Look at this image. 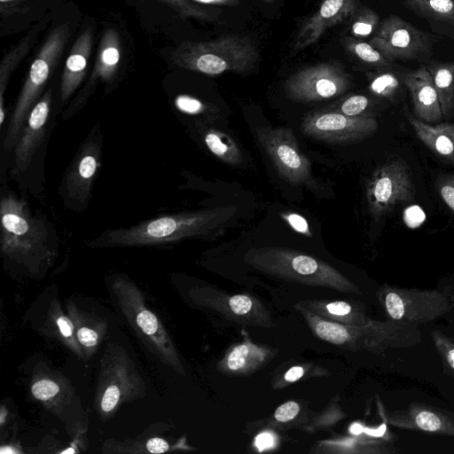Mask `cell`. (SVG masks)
I'll return each instance as SVG.
<instances>
[{"label": "cell", "mask_w": 454, "mask_h": 454, "mask_svg": "<svg viewBox=\"0 0 454 454\" xmlns=\"http://www.w3.org/2000/svg\"><path fill=\"white\" fill-rule=\"evenodd\" d=\"M435 187L442 201L454 213V174L439 175Z\"/></svg>", "instance_id": "36"}, {"label": "cell", "mask_w": 454, "mask_h": 454, "mask_svg": "<svg viewBox=\"0 0 454 454\" xmlns=\"http://www.w3.org/2000/svg\"><path fill=\"white\" fill-rule=\"evenodd\" d=\"M229 305L234 314L242 316L247 314L251 310L253 302L248 296L237 294L230 298Z\"/></svg>", "instance_id": "39"}, {"label": "cell", "mask_w": 454, "mask_h": 454, "mask_svg": "<svg viewBox=\"0 0 454 454\" xmlns=\"http://www.w3.org/2000/svg\"><path fill=\"white\" fill-rule=\"evenodd\" d=\"M52 106V90L49 89L31 110L14 146V166L23 173L44 139Z\"/></svg>", "instance_id": "16"}, {"label": "cell", "mask_w": 454, "mask_h": 454, "mask_svg": "<svg viewBox=\"0 0 454 454\" xmlns=\"http://www.w3.org/2000/svg\"><path fill=\"white\" fill-rule=\"evenodd\" d=\"M438 94L442 115H454V59L450 62L432 61L427 66Z\"/></svg>", "instance_id": "23"}, {"label": "cell", "mask_w": 454, "mask_h": 454, "mask_svg": "<svg viewBox=\"0 0 454 454\" xmlns=\"http://www.w3.org/2000/svg\"><path fill=\"white\" fill-rule=\"evenodd\" d=\"M112 287L123 316L144 345L161 363L184 375V369L176 347L163 324L147 308L142 292L123 276L115 277Z\"/></svg>", "instance_id": "5"}, {"label": "cell", "mask_w": 454, "mask_h": 454, "mask_svg": "<svg viewBox=\"0 0 454 454\" xmlns=\"http://www.w3.org/2000/svg\"><path fill=\"white\" fill-rule=\"evenodd\" d=\"M387 422L395 427L454 437V411L413 402L406 409L387 414Z\"/></svg>", "instance_id": "15"}, {"label": "cell", "mask_w": 454, "mask_h": 454, "mask_svg": "<svg viewBox=\"0 0 454 454\" xmlns=\"http://www.w3.org/2000/svg\"><path fill=\"white\" fill-rule=\"evenodd\" d=\"M350 75L339 62H325L306 67L290 76L284 85L286 97L309 103L343 94L350 86Z\"/></svg>", "instance_id": "12"}, {"label": "cell", "mask_w": 454, "mask_h": 454, "mask_svg": "<svg viewBox=\"0 0 454 454\" xmlns=\"http://www.w3.org/2000/svg\"><path fill=\"white\" fill-rule=\"evenodd\" d=\"M255 135L260 145L286 181L306 186L314 192L318 189L310 162L300 151L292 129L260 127L256 129Z\"/></svg>", "instance_id": "10"}, {"label": "cell", "mask_w": 454, "mask_h": 454, "mask_svg": "<svg viewBox=\"0 0 454 454\" xmlns=\"http://www.w3.org/2000/svg\"><path fill=\"white\" fill-rule=\"evenodd\" d=\"M0 216V248L4 256L31 271L50 263L58 242L49 223L33 215L27 203L12 193L1 196Z\"/></svg>", "instance_id": "2"}, {"label": "cell", "mask_w": 454, "mask_h": 454, "mask_svg": "<svg viewBox=\"0 0 454 454\" xmlns=\"http://www.w3.org/2000/svg\"><path fill=\"white\" fill-rule=\"evenodd\" d=\"M372 92L379 97L392 98L399 90L398 79L391 73H383L373 77L370 83Z\"/></svg>", "instance_id": "34"}, {"label": "cell", "mask_w": 454, "mask_h": 454, "mask_svg": "<svg viewBox=\"0 0 454 454\" xmlns=\"http://www.w3.org/2000/svg\"><path fill=\"white\" fill-rule=\"evenodd\" d=\"M403 81L410 93L415 117L428 123L442 119L438 94L427 66L406 73Z\"/></svg>", "instance_id": "17"}, {"label": "cell", "mask_w": 454, "mask_h": 454, "mask_svg": "<svg viewBox=\"0 0 454 454\" xmlns=\"http://www.w3.org/2000/svg\"><path fill=\"white\" fill-rule=\"evenodd\" d=\"M371 44L391 63L419 59L430 50L431 40L406 20L390 15L380 23Z\"/></svg>", "instance_id": "14"}, {"label": "cell", "mask_w": 454, "mask_h": 454, "mask_svg": "<svg viewBox=\"0 0 454 454\" xmlns=\"http://www.w3.org/2000/svg\"><path fill=\"white\" fill-rule=\"evenodd\" d=\"M308 303L307 306L317 315L329 317L344 325H363L368 321L361 305L342 301L331 302L309 301Z\"/></svg>", "instance_id": "24"}, {"label": "cell", "mask_w": 454, "mask_h": 454, "mask_svg": "<svg viewBox=\"0 0 454 454\" xmlns=\"http://www.w3.org/2000/svg\"><path fill=\"white\" fill-rule=\"evenodd\" d=\"M12 1H14V0H0L1 4L10 3Z\"/></svg>", "instance_id": "47"}, {"label": "cell", "mask_w": 454, "mask_h": 454, "mask_svg": "<svg viewBox=\"0 0 454 454\" xmlns=\"http://www.w3.org/2000/svg\"><path fill=\"white\" fill-rule=\"evenodd\" d=\"M418 138L435 155L454 162V123L431 124L407 114Z\"/></svg>", "instance_id": "20"}, {"label": "cell", "mask_w": 454, "mask_h": 454, "mask_svg": "<svg viewBox=\"0 0 454 454\" xmlns=\"http://www.w3.org/2000/svg\"><path fill=\"white\" fill-rule=\"evenodd\" d=\"M99 369L95 406L102 419H108L121 404L145 395V381L122 347L109 343Z\"/></svg>", "instance_id": "7"}, {"label": "cell", "mask_w": 454, "mask_h": 454, "mask_svg": "<svg viewBox=\"0 0 454 454\" xmlns=\"http://www.w3.org/2000/svg\"><path fill=\"white\" fill-rule=\"evenodd\" d=\"M173 8L182 17H192L200 20H211V13L192 4L188 0H161Z\"/></svg>", "instance_id": "35"}, {"label": "cell", "mask_w": 454, "mask_h": 454, "mask_svg": "<svg viewBox=\"0 0 454 454\" xmlns=\"http://www.w3.org/2000/svg\"><path fill=\"white\" fill-rule=\"evenodd\" d=\"M100 127L95 126L81 145L61 180L59 193L64 205L74 211L86 209L102 154Z\"/></svg>", "instance_id": "9"}, {"label": "cell", "mask_w": 454, "mask_h": 454, "mask_svg": "<svg viewBox=\"0 0 454 454\" xmlns=\"http://www.w3.org/2000/svg\"><path fill=\"white\" fill-rule=\"evenodd\" d=\"M353 17L351 29L356 36H368L378 28L379 16L369 8L358 9Z\"/></svg>", "instance_id": "30"}, {"label": "cell", "mask_w": 454, "mask_h": 454, "mask_svg": "<svg viewBox=\"0 0 454 454\" xmlns=\"http://www.w3.org/2000/svg\"><path fill=\"white\" fill-rule=\"evenodd\" d=\"M64 383V379L59 376L41 372L33 379L31 393L48 409L56 410L61 407L67 399Z\"/></svg>", "instance_id": "25"}, {"label": "cell", "mask_w": 454, "mask_h": 454, "mask_svg": "<svg viewBox=\"0 0 454 454\" xmlns=\"http://www.w3.org/2000/svg\"><path fill=\"white\" fill-rule=\"evenodd\" d=\"M431 336L447 372L454 377V340L439 330H434Z\"/></svg>", "instance_id": "31"}, {"label": "cell", "mask_w": 454, "mask_h": 454, "mask_svg": "<svg viewBox=\"0 0 454 454\" xmlns=\"http://www.w3.org/2000/svg\"><path fill=\"white\" fill-rule=\"evenodd\" d=\"M369 105V99L363 95H353L342 101L340 113L348 116H361Z\"/></svg>", "instance_id": "38"}, {"label": "cell", "mask_w": 454, "mask_h": 454, "mask_svg": "<svg viewBox=\"0 0 454 454\" xmlns=\"http://www.w3.org/2000/svg\"><path fill=\"white\" fill-rule=\"evenodd\" d=\"M69 35L68 24L56 27L32 62L6 129L3 142L4 149L15 146L31 110L39 101L45 83L60 59Z\"/></svg>", "instance_id": "6"}, {"label": "cell", "mask_w": 454, "mask_h": 454, "mask_svg": "<svg viewBox=\"0 0 454 454\" xmlns=\"http://www.w3.org/2000/svg\"><path fill=\"white\" fill-rule=\"evenodd\" d=\"M52 318L58 333L64 340L65 344L68 346L76 355L83 356V351L79 344L74 332V325L69 316L62 313L59 305L51 306Z\"/></svg>", "instance_id": "29"}, {"label": "cell", "mask_w": 454, "mask_h": 454, "mask_svg": "<svg viewBox=\"0 0 454 454\" xmlns=\"http://www.w3.org/2000/svg\"><path fill=\"white\" fill-rule=\"evenodd\" d=\"M417 15L427 20L454 23V0H403Z\"/></svg>", "instance_id": "28"}, {"label": "cell", "mask_w": 454, "mask_h": 454, "mask_svg": "<svg viewBox=\"0 0 454 454\" xmlns=\"http://www.w3.org/2000/svg\"><path fill=\"white\" fill-rule=\"evenodd\" d=\"M300 411V406L295 402H287L280 405L275 411V419L280 422L289 421L296 417Z\"/></svg>", "instance_id": "40"}, {"label": "cell", "mask_w": 454, "mask_h": 454, "mask_svg": "<svg viewBox=\"0 0 454 454\" xmlns=\"http://www.w3.org/2000/svg\"><path fill=\"white\" fill-rule=\"evenodd\" d=\"M203 140L208 150L224 163L231 166L242 163L243 157L239 147L225 133L207 129L203 132Z\"/></svg>", "instance_id": "26"}, {"label": "cell", "mask_w": 454, "mask_h": 454, "mask_svg": "<svg viewBox=\"0 0 454 454\" xmlns=\"http://www.w3.org/2000/svg\"><path fill=\"white\" fill-rule=\"evenodd\" d=\"M67 309L74 323L75 335L84 356L93 355L106 335V322L81 310L72 301H68Z\"/></svg>", "instance_id": "21"}, {"label": "cell", "mask_w": 454, "mask_h": 454, "mask_svg": "<svg viewBox=\"0 0 454 454\" xmlns=\"http://www.w3.org/2000/svg\"><path fill=\"white\" fill-rule=\"evenodd\" d=\"M369 211L375 220L396 205L413 201L415 185L411 169L402 158H394L378 168L366 187Z\"/></svg>", "instance_id": "11"}, {"label": "cell", "mask_w": 454, "mask_h": 454, "mask_svg": "<svg viewBox=\"0 0 454 454\" xmlns=\"http://www.w3.org/2000/svg\"><path fill=\"white\" fill-rule=\"evenodd\" d=\"M32 45V35H27L1 61L0 66V126L5 120L4 92L12 71L26 56Z\"/></svg>", "instance_id": "27"}, {"label": "cell", "mask_w": 454, "mask_h": 454, "mask_svg": "<svg viewBox=\"0 0 454 454\" xmlns=\"http://www.w3.org/2000/svg\"><path fill=\"white\" fill-rule=\"evenodd\" d=\"M246 261L258 270L286 279L359 293L354 283L329 264L290 248L265 247L252 249L246 254Z\"/></svg>", "instance_id": "4"}, {"label": "cell", "mask_w": 454, "mask_h": 454, "mask_svg": "<svg viewBox=\"0 0 454 454\" xmlns=\"http://www.w3.org/2000/svg\"><path fill=\"white\" fill-rule=\"evenodd\" d=\"M254 443L260 451L269 450L274 446L275 437L271 433L263 432L256 436Z\"/></svg>", "instance_id": "43"}, {"label": "cell", "mask_w": 454, "mask_h": 454, "mask_svg": "<svg viewBox=\"0 0 454 454\" xmlns=\"http://www.w3.org/2000/svg\"><path fill=\"white\" fill-rule=\"evenodd\" d=\"M175 106L181 112L190 114H207L209 107L196 98L188 95H179L175 99Z\"/></svg>", "instance_id": "37"}, {"label": "cell", "mask_w": 454, "mask_h": 454, "mask_svg": "<svg viewBox=\"0 0 454 454\" xmlns=\"http://www.w3.org/2000/svg\"><path fill=\"white\" fill-rule=\"evenodd\" d=\"M303 372L304 371L302 367L294 366L287 371V372L285 374V379L289 382H294L301 379L303 375Z\"/></svg>", "instance_id": "44"}, {"label": "cell", "mask_w": 454, "mask_h": 454, "mask_svg": "<svg viewBox=\"0 0 454 454\" xmlns=\"http://www.w3.org/2000/svg\"><path fill=\"white\" fill-rule=\"evenodd\" d=\"M379 299L390 320L414 326L435 320L451 309L449 296L439 290L384 286Z\"/></svg>", "instance_id": "8"}, {"label": "cell", "mask_w": 454, "mask_h": 454, "mask_svg": "<svg viewBox=\"0 0 454 454\" xmlns=\"http://www.w3.org/2000/svg\"><path fill=\"white\" fill-rule=\"evenodd\" d=\"M358 0H324L317 12L301 27L295 49H302L315 41L329 27L337 25L358 10Z\"/></svg>", "instance_id": "18"}, {"label": "cell", "mask_w": 454, "mask_h": 454, "mask_svg": "<svg viewBox=\"0 0 454 454\" xmlns=\"http://www.w3.org/2000/svg\"><path fill=\"white\" fill-rule=\"evenodd\" d=\"M364 431L363 427L360 424L355 423L350 427V432L354 434H359Z\"/></svg>", "instance_id": "46"}, {"label": "cell", "mask_w": 454, "mask_h": 454, "mask_svg": "<svg viewBox=\"0 0 454 454\" xmlns=\"http://www.w3.org/2000/svg\"><path fill=\"white\" fill-rule=\"evenodd\" d=\"M168 442L160 437H152L145 442V452L149 453H163L169 450Z\"/></svg>", "instance_id": "41"}, {"label": "cell", "mask_w": 454, "mask_h": 454, "mask_svg": "<svg viewBox=\"0 0 454 454\" xmlns=\"http://www.w3.org/2000/svg\"><path fill=\"white\" fill-rule=\"evenodd\" d=\"M261 355L256 347L244 343L236 347L230 353L227 364L231 371H240L250 364L253 358L259 359Z\"/></svg>", "instance_id": "33"}, {"label": "cell", "mask_w": 454, "mask_h": 454, "mask_svg": "<svg viewBox=\"0 0 454 454\" xmlns=\"http://www.w3.org/2000/svg\"><path fill=\"white\" fill-rule=\"evenodd\" d=\"M171 59L179 67L208 75L246 74L259 60V51L248 36L225 35L211 41L183 43Z\"/></svg>", "instance_id": "3"}, {"label": "cell", "mask_w": 454, "mask_h": 454, "mask_svg": "<svg viewBox=\"0 0 454 454\" xmlns=\"http://www.w3.org/2000/svg\"><path fill=\"white\" fill-rule=\"evenodd\" d=\"M264 1H266V2H272V1H274V0H264Z\"/></svg>", "instance_id": "48"}, {"label": "cell", "mask_w": 454, "mask_h": 454, "mask_svg": "<svg viewBox=\"0 0 454 454\" xmlns=\"http://www.w3.org/2000/svg\"><path fill=\"white\" fill-rule=\"evenodd\" d=\"M93 44L90 27L84 29L75 40L66 60L60 80L59 102L63 106L82 83Z\"/></svg>", "instance_id": "19"}, {"label": "cell", "mask_w": 454, "mask_h": 454, "mask_svg": "<svg viewBox=\"0 0 454 454\" xmlns=\"http://www.w3.org/2000/svg\"><path fill=\"white\" fill-rule=\"evenodd\" d=\"M238 212L236 206L165 215L128 228L106 230L87 241L90 247L166 245L186 239H204L222 232Z\"/></svg>", "instance_id": "1"}, {"label": "cell", "mask_w": 454, "mask_h": 454, "mask_svg": "<svg viewBox=\"0 0 454 454\" xmlns=\"http://www.w3.org/2000/svg\"><path fill=\"white\" fill-rule=\"evenodd\" d=\"M348 48L362 61L378 66L387 67L390 62L371 43L349 40Z\"/></svg>", "instance_id": "32"}, {"label": "cell", "mask_w": 454, "mask_h": 454, "mask_svg": "<svg viewBox=\"0 0 454 454\" xmlns=\"http://www.w3.org/2000/svg\"><path fill=\"white\" fill-rule=\"evenodd\" d=\"M283 217L295 231L307 235L310 234L307 221L300 215L287 214Z\"/></svg>", "instance_id": "42"}, {"label": "cell", "mask_w": 454, "mask_h": 454, "mask_svg": "<svg viewBox=\"0 0 454 454\" xmlns=\"http://www.w3.org/2000/svg\"><path fill=\"white\" fill-rule=\"evenodd\" d=\"M200 4L236 6L239 4V0H192Z\"/></svg>", "instance_id": "45"}, {"label": "cell", "mask_w": 454, "mask_h": 454, "mask_svg": "<svg viewBox=\"0 0 454 454\" xmlns=\"http://www.w3.org/2000/svg\"><path fill=\"white\" fill-rule=\"evenodd\" d=\"M378 129V121L368 115L348 116L340 112H317L307 115L301 125L304 135L331 144L360 142Z\"/></svg>", "instance_id": "13"}, {"label": "cell", "mask_w": 454, "mask_h": 454, "mask_svg": "<svg viewBox=\"0 0 454 454\" xmlns=\"http://www.w3.org/2000/svg\"><path fill=\"white\" fill-rule=\"evenodd\" d=\"M306 317L309 319L315 333L322 340L331 343L346 346L352 349H359V330L360 325H349L339 324L333 321H326L306 311Z\"/></svg>", "instance_id": "22"}]
</instances>
